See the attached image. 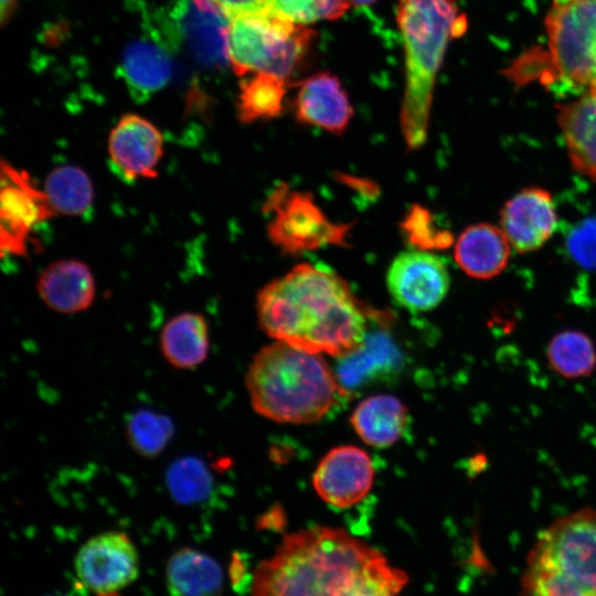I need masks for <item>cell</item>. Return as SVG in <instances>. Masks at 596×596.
<instances>
[{
  "mask_svg": "<svg viewBox=\"0 0 596 596\" xmlns=\"http://www.w3.org/2000/svg\"><path fill=\"white\" fill-rule=\"evenodd\" d=\"M262 329L276 341L332 356L365 343L369 310L333 272L300 264L257 295Z\"/></svg>",
  "mask_w": 596,
  "mask_h": 596,
  "instance_id": "obj_1",
  "label": "cell"
},
{
  "mask_svg": "<svg viewBox=\"0 0 596 596\" xmlns=\"http://www.w3.org/2000/svg\"><path fill=\"white\" fill-rule=\"evenodd\" d=\"M386 558L344 530L312 526L286 535L253 574L252 596H362L377 592Z\"/></svg>",
  "mask_w": 596,
  "mask_h": 596,
  "instance_id": "obj_2",
  "label": "cell"
},
{
  "mask_svg": "<svg viewBox=\"0 0 596 596\" xmlns=\"http://www.w3.org/2000/svg\"><path fill=\"white\" fill-rule=\"evenodd\" d=\"M245 382L254 411L278 423H317L345 396L321 354L281 341L254 355Z\"/></svg>",
  "mask_w": 596,
  "mask_h": 596,
  "instance_id": "obj_3",
  "label": "cell"
},
{
  "mask_svg": "<svg viewBox=\"0 0 596 596\" xmlns=\"http://www.w3.org/2000/svg\"><path fill=\"white\" fill-rule=\"evenodd\" d=\"M397 23L405 46L406 85L401 128L414 150L427 139L433 91L453 36L466 30L457 0H397Z\"/></svg>",
  "mask_w": 596,
  "mask_h": 596,
  "instance_id": "obj_4",
  "label": "cell"
},
{
  "mask_svg": "<svg viewBox=\"0 0 596 596\" xmlns=\"http://www.w3.org/2000/svg\"><path fill=\"white\" fill-rule=\"evenodd\" d=\"M521 596H596V510L582 508L540 532L526 557Z\"/></svg>",
  "mask_w": 596,
  "mask_h": 596,
  "instance_id": "obj_5",
  "label": "cell"
},
{
  "mask_svg": "<svg viewBox=\"0 0 596 596\" xmlns=\"http://www.w3.org/2000/svg\"><path fill=\"white\" fill-rule=\"evenodd\" d=\"M545 24L547 52L526 55L513 78L538 67L534 78L555 93L596 91V0H554Z\"/></svg>",
  "mask_w": 596,
  "mask_h": 596,
  "instance_id": "obj_6",
  "label": "cell"
},
{
  "mask_svg": "<svg viewBox=\"0 0 596 596\" xmlns=\"http://www.w3.org/2000/svg\"><path fill=\"white\" fill-rule=\"evenodd\" d=\"M316 32L273 11L230 19L228 62L238 76L270 74L288 81L302 62Z\"/></svg>",
  "mask_w": 596,
  "mask_h": 596,
  "instance_id": "obj_7",
  "label": "cell"
},
{
  "mask_svg": "<svg viewBox=\"0 0 596 596\" xmlns=\"http://www.w3.org/2000/svg\"><path fill=\"white\" fill-rule=\"evenodd\" d=\"M265 211L272 215L268 236L285 253L347 245L351 224L329 220L309 193L280 185L268 196Z\"/></svg>",
  "mask_w": 596,
  "mask_h": 596,
  "instance_id": "obj_8",
  "label": "cell"
},
{
  "mask_svg": "<svg viewBox=\"0 0 596 596\" xmlns=\"http://www.w3.org/2000/svg\"><path fill=\"white\" fill-rule=\"evenodd\" d=\"M74 566L85 587L98 594L114 593L137 578L139 555L126 533L107 531L81 546Z\"/></svg>",
  "mask_w": 596,
  "mask_h": 596,
  "instance_id": "obj_9",
  "label": "cell"
},
{
  "mask_svg": "<svg viewBox=\"0 0 596 596\" xmlns=\"http://www.w3.org/2000/svg\"><path fill=\"white\" fill-rule=\"evenodd\" d=\"M168 22V34L200 65L217 68L228 62L230 19L209 0H177Z\"/></svg>",
  "mask_w": 596,
  "mask_h": 596,
  "instance_id": "obj_10",
  "label": "cell"
},
{
  "mask_svg": "<svg viewBox=\"0 0 596 596\" xmlns=\"http://www.w3.org/2000/svg\"><path fill=\"white\" fill-rule=\"evenodd\" d=\"M386 283L397 305L409 311H427L445 298L450 278L446 264L437 255L407 251L392 262Z\"/></svg>",
  "mask_w": 596,
  "mask_h": 596,
  "instance_id": "obj_11",
  "label": "cell"
},
{
  "mask_svg": "<svg viewBox=\"0 0 596 596\" xmlns=\"http://www.w3.org/2000/svg\"><path fill=\"white\" fill-rule=\"evenodd\" d=\"M1 247L12 254L24 252L33 227L55 215L43 190L24 171L2 161L1 168Z\"/></svg>",
  "mask_w": 596,
  "mask_h": 596,
  "instance_id": "obj_12",
  "label": "cell"
},
{
  "mask_svg": "<svg viewBox=\"0 0 596 596\" xmlns=\"http://www.w3.org/2000/svg\"><path fill=\"white\" fill-rule=\"evenodd\" d=\"M374 480L371 457L363 449L343 445L328 451L318 464L312 485L318 496L338 509L361 502Z\"/></svg>",
  "mask_w": 596,
  "mask_h": 596,
  "instance_id": "obj_13",
  "label": "cell"
},
{
  "mask_svg": "<svg viewBox=\"0 0 596 596\" xmlns=\"http://www.w3.org/2000/svg\"><path fill=\"white\" fill-rule=\"evenodd\" d=\"M107 151L114 168L124 179H152L158 175L163 137L150 120L127 114L111 129Z\"/></svg>",
  "mask_w": 596,
  "mask_h": 596,
  "instance_id": "obj_14",
  "label": "cell"
},
{
  "mask_svg": "<svg viewBox=\"0 0 596 596\" xmlns=\"http://www.w3.org/2000/svg\"><path fill=\"white\" fill-rule=\"evenodd\" d=\"M500 221L501 230L519 253L538 249L556 227L554 201L544 189L526 188L504 204Z\"/></svg>",
  "mask_w": 596,
  "mask_h": 596,
  "instance_id": "obj_15",
  "label": "cell"
},
{
  "mask_svg": "<svg viewBox=\"0 0 596 596\" xmlns=\"http://www.w3.org/2000/svg\"><path fill=\"white\" fill-rule=\"evenodd\" d=\"M170 47L155 30L125 47L118 73L132 98L147 100L168 84L172 74Z\"/></svg>",
  "mask_w": 596,
  "mask_h": 596,
  "instance_id": "obj_16",
  "label": "cell"
},
{
  "mask_svg": "<svg viewBox=\"0 0 596 596\" xmlns=\"http://www.w3.org/2000/svg\"><path fill=\"white\" fill-rule=\"evenodd\" d=\"M295 114L301 124L340 135L347 129L353 109L338 77L323 72L299 84L295 98Z\"/></svg>",
  "mask_w": 596,
  "mask_h": 596,
  "instance_id": "obj_17",
  "label": "cell"
},
{
  "mask_svg": "<svg viewBox=\"0 0 596 596\" xmlns=\"http://www.w3.org/2000/svg\"><path fill=\"white\" fill-rule=\"evenodd\" d=\"M36 290L43 302L61 313L88 309L95 299L96 286L89 267L78 259H60L40 275Z\"/></svg>",
  "mask_w": 596,
  "mask_h": 596,
  "instance_id": "obj_18",
  "label": "cell"
},
{
  "mask_svg": "<svg viewBox=\"0 0 596 596\" xmlns=\"http://www.w3.org/2000/svg\"><path fill=\"white\" fill-rule=\"evenodd\" d=\"M510 245L501 228L487 223L473 224L459 235L455 245V258L469 276L489 279L507 266Z\"/></svg>",
  "mask_w": 596,
  "mask_h": 596,
  "instance_id": "obj_19",
  "label": "cell"
},
{
  "mask_svg": "<svg viewBox=\"0 0 596 596\" xmlns=\"http://www.w3.org/2000/svg\"><path fill=\"white\" fill-rule=\"evenodd\" d=\"M557 121L574 168L596 180V96L586 93L563 105Z\"/></svg>",
  "mask_w": 596,
  "mask_h": 596,
  "instance_id": "obj_20",
  "label": "cell"
},
{
  "mask_svg": "<svg viewBox=\"0 0 596 596\" xmlns=\"http://www.w3.org/2000/svg\"><path fill=\"white\" fill-rule=\"evenodd\" d=\"M159 345L163 358L173 368L192 370L199 366L210 351L205 318L192 311L170 318L160 331Z\"/></svg>",
  "mask_w": 596,
  "mask_h": 596,
  "instance_id": "obj_21",
  "label": "cell"
},
{
  "mask_svg": "<svg viewBox=\"0 0 596 596\" xmlns=\"http://www.w3.org/2000/svg\"><path fill=\"white\" fill-rule=\"evenodd\" d=\"M350 423L365 444L384 448L395 444L405 433L408 412L398 398L379 394L361 401L354 408Z\"/></svg>",
  "mask_w": 596,
  "mask_h": 596,
  "instance_id": "obj_22",
  "label": "cell"
},
{
  "mask_svg": "<svg viewBox=\"0 0 596 596\" xmlns=\"http://www.w3.org/2000/svg\"><path fill=\"white\" fill-rule=\"evenodd\" d=\"M167 585L172 596H222L223 572L211 556L182 547L167 564Z\"/></svg>",
  "mask_w": 596,
  "mask_h": 596,
  "instance_id": "obj_23",
  "label": "cell"
},
{
  "mask_svg": "<svg viewBox=\"0 0 596 596\" xmlns=\"http://www.w3.org/2000/svg\"><path fill=\"white\" fill-rule=\"evenodd\" d=\"M43 191L55 214L82 215L94 202V187L89 175L73 164L54 168L46 175Z\"/></svg>",
  "mask_w": 596,
  "mask_h": 596,
  "instance_id": "obj_24",
  "label": "cell"
},
{
  "mask_svg": "<svg viewBox=\"0 0 596 596\" xmlns=\"http://www.w3.org/2000/svg\"><path fill=\"white\" fill-rule=\"evenodd\" d=\"M546 355L553 371L570 380L589 376L596 368L595 344L578 330L556 333L549 342Z\"/></svg>",
  "mask_w": 596,
  "mask_h": 596,
  "instance_id": "obj_25",
  "label": "cell"
},
{
  "mask_svg": "<svg viewBox=\"0 0 596 596\" xmlns=\"http://www.w3.org/2000/svg\"><path fill=\"white\" fill-rule=\"evenodd\" d=\"M287 82L270 74H253L244 81L238 95V119L251 124L279 116L284 107Z\"/></svg>",
  "mask_w": 596,
  "mask_h": 596,
  "instance_id": "obj_26",
  "label": "cell"
},
{
  "mask_svg": "<svg viewBox=\"0 0 596 596\" xmlns=\"http://www.w3.org/2000/svg\"><path fill=\"white\" fill-rule=\"evenodd\" d=\"M173 435L171 419L151 409L134 412L126 424V437L131 448L146 458L160 454Z\"/></svg>",
  "mask_w": 596,
  "mask_h": 596,
  "instance_id": "obj_27",
  "label": "cell"
},
{
  "mask_svg": "<svg viewBox=\"0 0 596 596\" xmlns=\"http://www.w3.org/2000/svg\"><path fill=\"white\" fill-rule=\"evenodd\" d=\"M168 485L177 501L191 503L205 499L211 481L201 461L187 458L170 467Z\"/></svg>",
  "mask_w": 596,
  "mask_h": 596,
  "instance_id": "obj_28",
  "label": "cell"
},
{
  "mask_svg": "<svg viewBox=\"0 0 596 596\" xmlns=\"http://www.w3.org/2000/svg\"><path fill=\"white\" fill-rule=\"evenodd\" d=\"M347 0H270V11L298 24L341 18L350 8Z\"/></svg>",
  "mask_w": 596,
  "mask_h": 596,
  "instance_id": "obj_29",
  "label": "cell"
},
{
  "mask_svg": "<svg viewBox=\"0 0 596 596\" xmlns=\"http://www.w3.org/2000/svg\"><path fill=\"white\" fill-rule=\"evenodd\" d=\"M402 227L406 238L417 248H443L451 242V235L436 227L432 214L419 205L408 211Z\"/></svg>",
  "mask_w": 596,
  "mask_h": 596,
  "instance_id": "obj_30",
  "label": "cell"
},
{
  "mask_svg": "<svg viewBox=\"0 0 596 596\" xmlns=\"http://www.w3.org/2000/svg\"><path fill=\"white\" fill-rule=\"evenodd\" d=\"M567 249L581 266L596 268V217H589L573 228L567 238Z\"/></svg>",
  "mask_w": 596,
  "mask_h": 596,
  "instance_id": "obj_31",
  "label": "cell"
},
{
  "mask_svg": "<svg viewBox=\"0 0 596 596\" xmlns=\"http://www.w3.org/2000/svg\"><path fill=\"white\" fill-rule=\"evenodd\" d=\"M228 19L270 10V0H209Z\"/></svg>",
  "mask_w": 596,
  "mask_h": 596,
  "instance_id": "obj_32",
  "label": "cell"
},
{
  "mask_svg": "<svg viewBox=\"0 0 596 596\" xmlns=\"http://www.w3.org/2000/svg\"><path fill=\"white\" fill-rule=\"evenodd\" d=\"M247 566L240 554H235L231 562V578L237 592H244L247 584L252 585L253 577H247Z\"/></svg>",
  "mask_w": 596,
  "mask_h": 596,
  "instance_id": "obj_33",
  "label": "cell"
},
{
  "mask_svg": "<svg viewBox=\"0 0 596 596\" xmlns=\"http://www.w3.org/2000/svg\"><path fill=\"white\" fill-rule=\"evenodd\" d=\"M17 0H1V23L3 24L8 18H10L12 11L14 10Z\"/></svg>",
  "mask_w": 596,
  "mask_h": 596,
  "instance_id": "obj_34",
  "label": "cell"
},
{
  "mask_svg": "<svg viewBox=\"0 0 596 596\" xmlns=\"http://www.w3.org/2000/svg\"><path fill=\"white\" fill-rule=\"evenodd\" d=\"M347 1L350 4H354V6H365V4L373 3L376 0H347Z\"/></svg>",
  "mask_w": 596,
  "mask_h": 596,
  "instance_id": "obj_35",
  "label": "cell"
},
{
  "mask_svg": "<svg viewBox=\"0 0 596 596\" xmlns=\"http://www.w3.org/2000/svg\"><path fill=\"white\" fill-rule=\"evenodd\" d=\"M364 596H394L392 594H369V595H364Z\"/></svg>",
  "mask_w": 596,
  "mask_h": 596,
  "instance_id": "obj_36",
  "label": "cell"
},
{
  "mask_svg": "<svg viewBox=\"0 0 596 596\" xmlns=\"http://www.w3.org/2000/svg\"><path fill=\"white\" fill-rule=\"evenodd\" d=\"M99 596H118V595L114 593H107V594H99Z\"/></svg>",
  "mask_w": 596,
  "mask_h": 596,
  "instance_id": "obj_37",
  "label": "cell"
},
{
  "mask_svg": "<svg viewBox=\"0 0 596 596\" xmlns=\"http://www.w3.org/2000/svg\"><path fill=\"white\" fill-rule=\"evenodd\" d=\"M588 93H592V94H594V95L596 96V91H593V92H588Z\"/></svg>",
  "mask_w": 596,
  "mask_h": 596,
  "instance_id": "obj_38",
  "label": "cell"
}]
</instances>
